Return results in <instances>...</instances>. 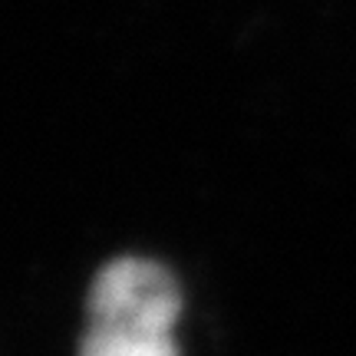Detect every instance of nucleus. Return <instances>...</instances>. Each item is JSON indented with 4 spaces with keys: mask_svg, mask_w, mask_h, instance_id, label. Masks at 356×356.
<instances>
[{
    "mask_svg": "<svg viewBox=\"0 0 356 356\" xmlns=\"http://www.w3.org/2000/svg\"><path fill=\"white\" fill-rule=\"evenodd\" d=\"M89 330L79 356H178L181 291L172 270L145 257H115L89 287Z\"/></svg>",
    "mask_w": 356,
    "mask_h": 356,
    "instance_id": "obj_1",
    "label": "nucleus"
}]
</instances>
